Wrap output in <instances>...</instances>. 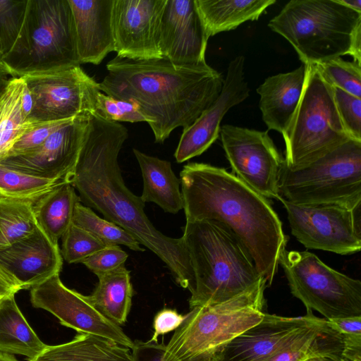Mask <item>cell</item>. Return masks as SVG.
I'll return each mask as SVG.
<instances>
[{
  "mask_svg": "<svg viewBox=\"0 0 361 361\" xmlns=\"http://www.w3.org/2000/svg\"><path fill=\"white\" fill-rule=\"evenodd\" d=\"M166 0H114L112 28L117 56L147 61L162 59L159 31Z\"/></svg>",
  "mask_w": 361,
  "mask_h": 361,
  "instance_id": "cell-16",
  "label": "cell"
},
{
  "mask_svg": "<svg viewBox=\"0 0 361 361\" xmlns=\"http://www.w3.org/2000/svg\"><path fill=\"white\" fill-rule=\"evenodd\" d=\"M314 66L332 87H338L361 98V65L341 57L314 64Z\"/></svg>",
  "mask_w": 361,
  "mask_h": 361,
  "instance_id": "cell-34",
  "label": "cell"
},
{
  "mask_svg": "<svg viewBox=\"0 0 361 361\" xmlns=\"http://www.w3.org/2000/svg\"><path fill=\"white\" fill-rule=\"evenodd\" d=\"M0 361H19L13 355L0 352Z\"/></svg>",
  "mask_w": 361,
  "mask_h": 361,
  "instance_id": "cell-50",
  "label": "cell"
},
{
  "mask_svg": "<svg viewBox=\"0 0 361 361\" xmlns=\"http://www.w3.org/2000/svg\"><path fill=\"white\" fill-rule=\"evenodd\" d=\"M219 135L236 176L267 199L279 200V178L284 163L268 131L224 125Z\"/></svg>",
  "mask_w": 361,
  "mask_h": 361,
  "instance_id": "cell-13",
  "label": "cell"
},
{
  "mask_svg": "<svg viewBox=\"0 0 361 361\" xmlns=\"http://www.w3.org/2000/svg\"><path fill=\"white\" fill-rule=\"evenodd\" d=\"M61 238V255L69 264L82 263L85 259L109 246L91 233L73 223Z\"/></svg>",
  "mask_w": 361,
  "mask_h": 361,
  "instance_id": "cell-35",
  "label": "cell"
},
{
  "mask_svg": "<svg viewBox=\"0 0 361 361\" xmlns=\"http://www.w3.org/2000/svg\"><path fill=\"white\" fill-rule=\"evenodd\" d=\"M317 319L310 310H307L306 315L298 317L266 312L259 323L228 342L213 359L217 361H262Z\"/></svg>",
  "mask_w": 361,
  "mask_h": 361,
  "instance_id": "cell-19",
  "label": "cell"
},
{
  "mask_svg": "<svg viewBox=\"0 0 361 361\" xmlns=\"http://www.w3.org/2000/svg\"><path fill=\"white\" fill-rule=\"evenodd\" d=\"M209 38L195 0H166L159 31L163 59L175 65L206 63Z\"/></svg>",
  "mask_w": 361,
  "mask_h": 361,
  "instance_id": "cell-18",
  "label": "cell"
},
{
  "mask_svg": "<svg viewBox=\"0 0 361 361\" xmlns=\"http://www.w3.org/2000/svg\"><path fill=\"white\" fill-rule=\"evenodd\" d=\"M27 0H0V50L2 56L13 46L21 29Z\"/></svg>",
  "mask_w": 361,
  "mask_h": 361,
  "instance_id": "cell-37",
  "label": "cell"
},
{
  "mask_svg": "<svg viewBox=\"0 0 361 361\" xmlns=\"http://www.w3.org/2000/svg\"><path fill=\"white\" fill-rule=\"evenodd\" d=\"M286 210L292 234L305 247L350 255L361 249L360 208L302 205L278 200Z\"/></svg>",
  "mask_w": 361,
  "mask_h": 361,
  "instance_id": "cell-12",
  "label": "cell"
},
{
  "mask_svg": "<svg viewBox=\"0 0 361 361\" xmlns=\"http://www.w3.org/2000/svg\"><path fill=\"white\" fill-rule=\"evenodd\" d=\"M35 201L0 200V250L28 236L37 224L33 211Z\"/></svg>",
  "mask_w": 361,
  "mask_h": 361,
  "instance_id": "cell-31",
  "label": "cell"
},
{
  "mask_svg": "<svg viewBox=\"0 0 361 361\" xmlns=\"http://www.w3.org/2000/svg\"><path fill=\"white\" fill-rule=\"evenodd\" d=\"M0 62L13 78L80 66L68 0H27L19 35Z\"/></svg>",
  "mask_w": 361,
  "mask_h": 361,
  "instance_id": "cell-5",
  "label": "cell"
},
{
  "mask_svg": "<svg viewBox=\"0 0 361 361\" xmlns=\"http://www.w3.org/2000/svg\"><path fill=\"white\" fill-rule=\"evenodd\" d=\"M128 136L123 125L90 115L71 183L85 206L126 231L166 265L176 283L190 290L193 273L182 237L157 230L145 214V203L123 179L118 157Z\"/></svg>",
  "mask_w": 361,
  "mask_h": 361,
  "instance_id": "cell-1",
  "label": "cell"
},
{
  "mask_svg": "<svg viewBox=\"0 0 361 361\" xmlns=\"http://www.w3.org/2000/svg\"><path fill=\"white\" fill-rule=\"evenodd\" d=\"M21 104L23 110L27 119V118L28 117L32 111L33 101L32 94L28 88L27 87L26 85H25V87L23 92Z\"/></svg>",
  "mask_w": 361,
  "mask_h": 361,
  "instance_id": "cell-46",
  "label": "cell"
},
{
  "mask_svg": "<svg viewBox=\"0 0 361 361\" xmlns=\"http://www.w3.org/2000/svg\"><path fill=\"white\" fill-rule=\"evenodd\" d=\"M66 121L25 126L24 131L15 142L6 157L23 155L35 150Z\"/></svg>",
  "mask_w": 361,
  "mask_h": 361,
  "instance_id": "cell-39",
  "label": "cell"
},
{
  "mask_svg": "<svg viewBox=\"0 0 361 361\" xmlns=\"http://www.w3.org/2000/svg\"><path fill=\"white\" fill-rule=\"evenodd\" d=\"M182 238L193 273L190 309L267 288V280L245 247L222 224L211 220L186 221Z\"/></svg>",
  "mask_w": 361,
  "mask_h": 361,
  "instance_id": "cell-4",
  "label": "cell"
},
{
  "mask_svg": "<svg viewBox=\"0 0 361 361\" xmlns=\"http://www.w3.org/2000/svg\"><path fill=\"white\" fill-rule=\"evenodd\" d=\"M139 164L143 188L140 196L145 202H154L165 212L177 214L183 209L180 180L175 175L170 161L147 155L133 149Z\"/></svg>",
  "mask_w": 361,
  "mask_h": 361,
  "instance_id": "cell-23",
  "label": "cell"
},
{
  "mask_svg": "<svg viewBox=\"0 0 361 361\" xmlns=\"http://www.w3.org/2000/svg\"><path fill=\"white\" fill-rule=\"evenodd\" d=\"M20 312L15 295L0 301V352L32 359L46 347Z\"/></svg>",
  "mask_w": 361,
  "mask_h": 361,
  "instance_id": "cell-29",
  "label": "cell"
},
{
  "mask_svg": "<svg viewBox=\"0 0 361 361\" xmlns=\"http://www.w3.org/2000/svg\"><path fill=\"white\" fill-rule=\"evenodd\" d=\"M0 262L23 289H29L60 273L63 257L54 243L37 226L33 233L0 250Z\"/></svg>",
  "mask_w": 361,
  "mask_h": 361,
  "instance_id": "cell-20",
  "label": "cell"
},
{
  "mask_svg": "<svg viewBox=\"0 0 361 361\" xmlns=\"http://www.w3.org/2000/svg\"><path fill=\"white\" fill-rule=\"evenodd\" d=\"M81 63L99 65L114 51L112 11L114 0H68Z\"/></svg>",
  "mask_w": 361,
  "mask_h": 361,
  "instance_id": "cell-21",
  "label": "cell"
},
{
  "mask_svg": "<svg viewBox=\"0 0 361 361\" xmlns=\"http://www.w3.org/2000/svg\"><path fill=\"white\" fill-rule=\"evenodd\" d=\"M4 297L0 296V301L2 300V298Z\"/></svg>",
  "mask_w": 361,
  "mask_h": 361,
  "instance_id": "cell-52",
  "label": "cell"
},
{
  "mask_svg": "<svg viewBox=\"0 0 361 361\" xmlns=\"http://www.w3.org/2000/svg\"><path fill=\"white\" fill-rule=\"evenodd\" d=\"M343 350L342 334L329 327L326 319L318 317L314 323L262 361H307L319 357L344 360Z\"/></svg>",
  "mask_w": 361,
  "mask_h": 361,
  "instance_id": "cell-24",
  "label": "cell"
},
{
  "mask_svg": "<svg viewBox=\"0 0 361 361\" xmlns=\"http://www.w3.org/2000/svg\"><path fill=\"white\" fill-rule=\"evenodd\" d=\"M22 78L33 101L25 126L67 121L95 114L99 83L80 66Z\"/></svg>",
  "mask_w": 361,
  "mask_h": 361,
  "instance_id": "cell-11",
  "label": "cell"
},
{
  "mask_svg": "<svg viewBox=\"0 0 361 361\" xmlns=\"http://www.w3.org/2000/svg\"><path fill=\"white\" fill-rule=\"evenodd\" d=\"M306 77V66L271 75L258 87L259 109L262 119L269 130L283 136L300 102Z\"/></svg>",
  "mask_w": 361,
  "mask_h": 361,
  "instance_id": "cell-22",
  "label": "cell"
},
{
  "mask_svg": "<svg viewBox=\"0 0 361 361\" xmlns=\"http://www.w3.org/2000/svg\"><path fill=\"white\" fill-rule=\"evenodd\" d=\"M22 286L14 276L0 262V296L15 295Z\"/></svg>",
  "mask_w": 361,
  "mask_h": 361,
  "instance_id": "cell-45",
  "label": "cell"
},
{
  "mask_svg": "<svg viewBox=\"0 0 361 361\" xmlns=\"http://www.w3.org/2000/svg\"><path fill=\"white\" fill-rule=\"evenodd\" d=\"M100 91L137 104L155 142L191 125L221 93L224 78L207 63L175 65L165 59L133 61L116 56L106 64Z\"/></svg>",
  "mask_w": 361,
  "mask_h": 361,
  "instance_id": "cell-3",
  "label": "cell"
},
{
  "mask_svg": "<svg viewBox=\"0 0 361 361\" xmlns=\"http://www.w3.org/2000/svg\"><path fill=\"white\" fill-rule=\"evenodd\" d=\"M334 98L342 125L354 140L361 142V98L333 87Z\"/></svg>",
  "mask_w": 361,
  "mask_h": 361,
  "instance_id": "cell-38",
  "label": "cell"
},
{
  "mask_svg": "<svg viewBox=\"0 0 361 361\" xmlns=\"http://www.w3.org/2000/svg\"><path fill=\"white\" fill-rule=\"evenodd\" d=\"M211 361H217V360H216L215 359H212Z\"/></svg>",
  "mask_w": 361,
  "mask_h": 361,
  "instance_id": "cell-53",
  "label": "cell"
},
{
  "mask_svg": "<svg viewBox=\"0 0 361 361\" xmlns=\"http://www.w3.org/2000/svg\"><path fill=\"white\" fill-rule=\"evenodd\" d=\"M280 197L302 205L361 206V142L350 140L314 161L280 172Z\"/></svg>",
  "mask_w": 361,
  "mask_h": 361,
  "instance_id": "cell-8",
  "label": "cell"
},
{
  "mask_svg": "<svg viewBox=\"0 0 361 361\" xmlns=\"http://www.w3.org/2000/svg\"><path fill=\"white\" fill-rule=\"evenodd\" d=\"M265 289L191 309L166 345L164 360L211 361L228 342L263 319Z\"/></svg>",
  "mask_w": 361,
  "mask_h": 361,
  "instance_id": "cell-7",
  "label": "cell"
},
{
  "mask_svg": "<svg viewBox=\"0 0 361 361\" xmlns=\"http://www.w3.org/2000/svg\"><path fill=\"white\" fill-rule=\"evenodd\" d=\"M133 342L132 361H165L166 345L164 343L137 340Z\"/></svg>",
  "mask_w": 361,
  "mask_h": 361,
  "instance_id": "cell-42",
  "label": "cell"
},
{
  "mask_svg": "<svg viewBox=\"0 0 361 361\" xmlns=\"http://www.w3.org/2000/svg\"><path fill=\"white\" fill-rule=\"evenodd\" d=\"M25 85L22 78H12L0 98V161L24 131L26 116L21 99Z\"/></svg>",
  "mask_w": 361,
  "mask_h": 361,
  "instance_id": "cell-30",
  "label": "cell"
},
{
  "mask_svg": "<svg viewBox=\"0 0 361 361\" xmlns=\"http://www.w3.org/2000/svg\"><path fill=\"white\" fill-rule=\"evenodd\" d=\"M305 66L302 93L283 136L284 163L290 169L307 165L352 140L338 116L333 87L314 65Z\"/></svg>",
  "mask_w": 361,
  "mask_h": 361,
  "instance_id": "cell-9",
  "label": "cell"
},
{
  "mask_svg": "<svg viewBox=\"0 0 361 361\" xmlns=\"http://www.w3.org/2000/svg\"><path fill=\"white\" fill-rule=\"evenodd\" d=\"M343 358L347 361H361V335L342 334Z\"/></svg>",
  "mask_w": 361,
  "mask_h": 361,
  "instance_id": "cell-44",
  "label": "cell"
},
{
  "mask_svg": "<svg viewBox=\"0 0 361 361\" xmlns=\"http://www.w3.org/2000/svg\"><path fill=\"white\" fill-rule=\"evenodd\" d=\"M329 327L341 334L361 335V316L326 319Z\"/></svg>",
  "mask_w": 361,
  "mask_h": 361,
  "instance_id": "cell-43",
  "label": "cell"
},
{
  "mask_svg": "<svg viewBox=\"0 0 361 361\" xmlns=\"http://www.w3.org/2000/svg\"><path fill=\"white\" fill-rule=\"evenodd\" d=\"M130 271L125 266L97 275L99 282L94 290L86 295L90 303L114 324L126 323L133 295Z\"/></svg>",
  "mask_w": 361,
  "mask_h": 361,
  "instance_id": "cell-27",
  "label": "cell"
},
{
  "mask_svg": "<svg viewBox=\"0 0 361 361\" xmlns=\"http://www.w3.org/2000/svg\"><path fill=\"white\" fill-rule=\"evenodd\" d=\"M279 264L291 293L307 310H314L326 319L361 316V282L325 264L310 252L281 253Z\"/></svg>",
  "mask_w": 361,
  "mask_h": 361,
  "instance_id": "cell-10",
  "label": "cell"
},
{
  "mask_svg": "<svg viewBox=\"0 0 361 361\" xmlns=\"http://www.w3.org/2000/svg\"><path fill=\"white\" fill-rule=\"evenodd\" d=\"M244 64L243 56L230 61L218 98L191 125L183 128L174 153L178 163L204 152L219 137L221 122L226 114L249 97L250 90L244 75Z\"/></svg>",
  "mask_w": 361,
  "mask_h": 361,
  "instance_id": "cell-17",
  "label": "cell"
},
{
  "mask_svg": "<svg viewBox=\"0 0 361 361\" xmlns=\"http://www.w3.org/2000/svg\"><path fill=\"white\" fill-rule=\"evenodd\" d=\"M307 361H347L343 359H335L328 357H319L310 359Z\"/></svg>",
  "mask_w": 361,
  "mask_h": 361,
  "instance_id": "cell-49",
  "label": "cell"
},
{
  "mask_svg": "<svg viewBox=\"0 0 361 361\" xmlns=\"http://www.w3.org/2000/svg\"><path fill=\"white\" fill-rule=\"evenodd\" d=\"M94 115L106 121L118 123L119 121L149 123L147 117L135 103L113 97L102 93L100 90L96 94Z\"/></svg>",
  "mask_w": 361,
  "mask_h": 361,
  "instance_id": "cell-36",
  "label": "cell"
},
{
  "mask_svg": "<svg viewBox=\"0 0 361 361\" xmlns=\"http://www.w3.org/2000/svg\"><path fill=\"white\" fill-rule=\"evenodd\" d=\"M12 78L6 68L0 62V98L4 93Z\"/></svg>",
  "mask_w": 361,
  "mask_h": 361,
  "instance_id": "cell-47",
  "label": "cell"
},
{
  "mask_svg": "<svg viewBox=\"0 0 361 361\" xmlns=\"http://www.w3.org/2000/svg\"><path fill=\"white\" fill-rule=\"evenodd\" d=\"M90 115L66 121L35 150L6 157L0 164L29 175L72 183Z\"/></svg>",
  "mask_w": 361,
  "mask_h": 361,
  "instance_id": "cell-15",
  "label": "cell"
},
{
  "mask_svg": "<svg viewBox=\"0 0 361 361\" xmlns=\"http://www.w3.org/2000/svg\"><path fill=\"white\" fill-rule=\"evenodd\" d=\"M338 1L352 10L361 13V0H338Z\"/></svg>",
  "mask_w": 361,
  "mask_h": 361,
  "instance_id": "cell-48",
  "label": "cell"
},
{
  "mask_svg": "<svg viewBox=\"0 0 361 361\" xmlns=\"http://www.w3.org/2000/svg\"><path fill=\"white\" fill-rule=\"evenodd\" d=\"M185 318L186 314H180L175 310L165 308L160 310L154 318V334L149 341L157 342L159 335L176 330Z\"/></svg>",
  "mask_w": 361,
  "mask_h": 361,
  "instance_id": "cell-41",
  "label": "cell"
},
{
  "mask_svg": "<svg viewBox=\"0 0 361 361\" xmlns=\"http://www.w3.org/2000/svg\"><path fill=\"white\" fill-rule=\"evenodd\" d=\"M1 57H2V53H1V51L0 50V59H1Z\"/></svg>",
  "mask_w": 361,
  "mask_h": 361,
  "instance_id": "cell-51",
  "label": "cell"
},
{
  "mask_svg": "<svg viewBox=\"0 0 361 361\" xmlns=\"http://www.w3.org/2000/svg\"><path fill=\"white\" fill-rule=\"evenodd\" d=\"M275 3V0H195L209 37L258 20Z\"/></svg>",
  "mask_w": 361,
  "mask_h": 361,
  "instance_id": "cell-26",
  "label": "cell"
},
{
  "mask_svg": "<svg viewBox=\"0 0 361 361\" xmlns=\"http://www.w3.org/2000/svg\"><path fill=\"white\" fill-rule=\"evenodd\" d=\"M73 224L91 233L108 245H125L134 251H145L139 242L126 231L101 218L81 202L75 205Z\"/></svg>",
  "mask_w": 361,
  "mask_h": 361,
  "instance_id": "cell-32",
  "label": "cell"
},
{
  "mask_svg": "<svg viewBox=\"0 0 361 361\" xmlns=\"http://www.w3.org/2000/svg\"><path fill=\"white\" fill-rule=\"evenodd\" d=\"M361 13L338 0H291L268 23L285 38L303 64L349 55Z\"/></svg>",
  "mask_w": 361,
  "mask_h": 361,
  "instance_id": "cell-6",
  "label": "cell"
},
{
  "mask_svg": "<svg viewBox=\"0 0 361 361\" xmlns=\"http://www.w3.org/2000/svg\"><path fill=\"white\" fill-rule=\"evenodd\" d=\"M30 302L35 308L51 313L63 326L78 333L99 336L132 349L134 342L121 327L97 311L86 295L67 288L59 274L30 288Z\"/></svg>",
  "mask_w": 361,
  "mask_h": 361,
  "instance_id": "cell-14",
  "label": "cell"
},
{
  "mask_svg": "<svg viewBox=\"0 0 361 361\" xmlns=\"http://www.w3.org/2000/svg\"><path fill=\"white\" fill-rule=\"evenodd\" d=\"M128 256L119 245H109L85 259L82 263L97 276L124 266Z\"/></svg>",
  "mask_w": 361,
  "mask_h": 361,
  "instance_id": "cell-40",
  "label": "cell"
},
{
  "mask_svg": "<svg viewBox=\"0 0 361 361\" xmlns=\"http://www.w3.org/2000/svg\"><path fill=\"white\" fill-rule=\"evenodd\" d=\"M186 221L211 220L229 229L271 285L288 242L269 201L223 168L192 162L180 173Z\"/></svg>",
  "mask_w": 361,
  "mask_h": 361,
  "instance_id": "cell-2",
  "label": "cell"
},
{
  "mask_svg": "<svg viewBox=\"0 0 361 361\" xmlns=\"http://www.w3.org/2000/svg\"><path fill=\"white\" fill-rule=\"evenodd\" d=\"M27 361H132L130 348L99 336L78 333L72 341L47 347Z\"/></svg>",
  "mask_w": 361,
  "mask_h": 361,
  "instance_id": "cell-25",
  "label": "cell"
},
{
  "mask_svg": "<svg viewBox=\"0 0 361 361\" xmlns=\"http://www.w3.org/2000/svg\"><path fill=\"white\" fill-rule=\"evenodd\" d=\"M80 202L71 183H63L41 196L33 204L37 226L58 243L73 223L75 205Z\"/></svg>",
  "mask_w": 361,
  "mask_h": 361,
  "instance_id": "cell-28",
  "label": "cell"
},
{
  "mask_svg": "<svg viewBox=\"0 0 361 361\" xmlns=\"http://www.w3.org/2000/svg\"><path fill=\"white\" fill-rule=\"evenodd\" d=\"M63 183L66 182L29 175L0 164V193L7 199L35 202Z\"/></svg>",
  "mask_w": 361,
  "mask_h": 361,
  "instance_id": "cell-33",
  "label": "cell"
}]
</instances>
